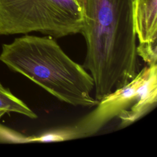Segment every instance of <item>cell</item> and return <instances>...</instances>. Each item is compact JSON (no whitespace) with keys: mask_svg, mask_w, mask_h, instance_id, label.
Returning <instances> with one entry per match:
<instances>
[{"mask_svg":"<svg viewBox=\"0 0 157 157\" xmlns=\"http://www.w3.org/2000/svg\"><path fill=\"white\" fill-rule=\"evenodd\" d=\"M134 0H85L80 34L86 42L83 67L98 101L131 82L138 73Z\"/></svg>","mask_w":157,"mask_h":157,"instance_id":"cell-1","label":"cell"},{"mask_svg":"<svg viewBox=\"0 0 157 157\" xmlns=\"http://www.w3.org/2000/svg\"><path fill=\"white\" fill-rule=\"evenodd\" d=\"M0 61L62 102L88 107L99 102L91 95L94 82L90 74L52 36L26 34L17 37L2 44Z\"/></svg>","mask_w":157,"mask_h":157,"instance_id":"cell-2","label":"cell"},{"mask_svg":"<svg viewBox=\"0 0 157 157\" xmlns=\"http://www.w3.org/2000/svg\"><path fill=\"white\" fill-rule=\"evenodd\" d=\"M83 20L76 0H0V35L38 32L61 38L80 33Z\"/></svg>","mask_w":157,"mask_h":157,"instance_id":"cell-3","label":"cell"},{"mask_svg":"<svg viewBox=\"0 0 157 157\" xmlns=\"http://www.w3.org/2000/svg\"><path fill=\"white\" fill-rule=\"evenodd\" d=\"M150 69V66L145 67L128 84L99 100L97 107L77 123L54 129L58 140L90 136L115 117H118L136 101L138 89L147 78Z\"/></svg>","mask_w":157,"mask_h":157,"instance_id":"cell-4","label":"cell"},{"mask_svg":"<svg viewBox=\"0 0 157 157\" xmlns=\"http://www.w3.org/2000/svg\"><path fill=\"white\" fill-rule=\"evenodd\" d=\"M157 102V64L150 66V72L139 86L136 101L118 115L120 126L125 127L147 113Z\"/></svg>","mask_w":157,"mask_h":157,"instance_id":"cell-5","label":"cell"},{"mask_svg":"<svg viewBox=\"0 0 157 157\" xmlns=\"http://www.w3.org/2000/svg\"><path fill=\"white\" fill-rule=\"evenodd\" d=\"M133 18L139 44L156 43L157 0H134Z\"/></svg>","mask_w":157,"mask_h":157,"instance_id":"cell-6","label":"cell"},{"mask_svg":"<svg viewBox=\"0 0 157 157\" xmlns=\"http://www.w3.org/2000/svg\"><path fill=\"white\" fill-rule=\"evenodd\" d=\"M0 110L6 113L14 112L23 115L31 119L37 117V115L21 99L16 97L0 83Z\"/></svg>","mask_w":157,"mask_h":157,"instance_id":"cell-7","label":"cell"},{"mask_svg":"<svg viewBox=\"0 0 157 157\" xmlns=\"http://www.w3.org/2000/svg\"><path fill=\"white\" fill-rule=\"evenodd\" d=\"M156 43H141L137 45V56L141 57L148 66L156 64Z\"/></svg>","mask_w":157,"mask_h":157,"instance_id":"cell-8","label":"cell"},{"mask_svg":"<svg viewBox=\"0 0 157 157\" xmlns=\"http://www.w3.org/2000/svg\"><path fill=\"white\" fill-rule=\"evenodd\" d=\"M78 2V4L83 7V6H84V4H85V0H76Z\"/></svg>","mask_w":157,"mask_h":157,"instance_id":"cell-9","label":"cell"},{"mask_svg":"<svg viewBox=\"0 0 157 157\" xmlns=\"http://www.w3.org/2000/svg\"><path fill=\"white\" fill-rule=\"evenodd\" d=\"M5 113H6V112H5L4 111L0 110V119H1V118ZM1 126H0V131H1Z\"/></svg>","mask_w":157,"mask_h":157,"instance_id":"cell-10","label":"cell"}]
</instances>
